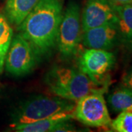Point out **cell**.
Masks as SVG:
<instances>
[{"instance_id":"cell-1","label":"cell","mask_w":132,"mask_h":132,"mask_svg":"<svg viewBox=\"0 0 132 132\" xmlns=\"http://www.w3.org/2000/svg\"><path fill=\"white\" fill-rule=\"evenodd\" d=\"M62 6V0H40L18 27L19 33L30 43L38 58L47 56L57 47Z\"/></svg>"},{"instance_id":"cell-2","label":"cell","mask_w":132,"mask_h":132,"mask_svg":"<svg viewBox=\"0 0 132 132\" xmlns=\"http://www.w3.org/2000/svg\"><path fill=\"white\" fill-rule=\"evenodd\" d=\"M45 82L54 95L75 101L91 93L104 94L109 86L95 82L79 69L58 65L48 71Z\"/></svg>"},{"instance_id":"cell-3","label":"cell","mask_w":132,"mask_h":132,"mask_svg":"<svg viewBox=\"0 0 132 132\" xmlns=\"http://www.w3.org/2000/svg\"><path fill=\"white\" fill-rule=\"evenodd\" d=\"M75 101L59 96L36 95L24 101L13 115V126L32 123L62 112H73Z\"/></svg>"},{"instance_id":"cell-4","label":"cell","mask_w":132,"mask_h":132,"mask_svg":"<svg viewBox=\"0 0 132 132\" xmlns=\"http://www.w3.org/2000/svg\"><path fill=\"white\" fill-rule=\"evenodd\" d=\"M81 32L80 7L71 2L62 13L57 35V47L62 57L68 58L76 54Z\"/></svg>"},{"instance_id":"cell-5","label":"cell","mask_w":132,"mask_h":132,"mask_svg":"<svg viewBox=\"0 0 132 132\" xmlns=\"http://www.w3.org/2000/svg\"><path fill=\"white\" fill-rule=\"evenodd\" d=\"M103 95L91 93L77 100L73 112V118L90 127L110 128L112 119Z\"/></svg>"},{"instance_id":"cell-6","label":"cell","mask_w":132,"mask_h":132,"mask_svg":"<svg viewBox=\"0 0 132 132\" xmlns=\"http://www.w3.org/2000/svg\"><path fill=\"white\" fill-rule=\"evenodd\" d=\"M115 56L112 52L103 49L87 48L79 56V69L92 80L100 84L109 85V71L114 66Z\"/></svg>"},{"instance_id":"cell-7","label":"cell","mask_w":132,"mask_h":132,"mask_svg":"<svg viewBox=\"0 0 132 132\" xmlns=\"http://www.w3.org/2000/svg\"><path fill=\"white\" fill-rule=\"evenodd\" d=\"M38 59L30 43L19 33L11 40L5 57V68L15 76L27 75L34 69Z\"/></svg>"},{"instance_id":"cell-8","label":"cell","mask_w":132,"mask_h":132,"mask_svg":"<svg viewBox=\"0 0 132 132\" xmlns=\"http://www.w3.org/2000/svg\"><path fill=\"white\" fill-rule=\"evenodd\" d=\"M109 23H117L113 5L107 0H87L81 13V31Z\"/></svg>"},{"instance_id":"cell-9","label":"cell","mask_w":132,"mask_h":132,"mask_svg":"<svg viewBox=\"0 0 132 132\" xmlns=\"http://www.w3.org/2000/svg\"><path fill=\"white\" fill-rule=\"evenodd\" d=\"M120 38L117 23H109L82 32L81 41L87 48L109 51L116 46Z\"/></svg>"},{"instance_id":"cell-10","label":"cell","mask_w":132,"mask_h":132,"mask_svg":"<svg viewBox=\"0 0 132 132\" xmlns=\"http://www.w3.org/2000/svg\"><path fill=\"white\" fill-rule=\"evenodd\" d=\"M73 112H62L32 123L19 124L13 126L19 132H52L58 123L73 118Z\"/></svg>"},{"instance_id":"cell-11","label":"cell","mask_w":132,"mask_h":132,"mask_svg":"<svg viewBox=\"0 0 132 132\" xmlns=\"http://www.w3.org/2000/svg\"><path fill=\"white\" fill-rule=\"evenodd\" d=\"M40 0H7L5 16L10 24L19 27Z\"/></svg>"},{"instance_id":"cell-12","label":"cell","mask_w":132,"mask_h":132,"mask_svg":"<svg viewBox=\"0 0 132 132\" xmlns=\"http://www.w3.org/2000/svg\"><path fill=\"white\" fill-rule=\"evenodd\" d=\"M120 37L132 44V2L114 6Z\"/></svg>"},{"instance_id":"cell-13","label":"cell","mask_w":132,"mask_h":132,"mask_svg":"<svg viewBox=\"0 0 132 132\" xmlns=\"http://www.w3.org/2000/svg\"><path fill=\"white\" fill-rule=\"evenodd\" d=\"M107 101L111 109L114 112H132V93L122 85L109 95Z\"/></svg>"},{"instance_id":"cell-14","label":"cell","mask_w":132,"mask_h":132,"mask_svg":"<svg viewBox=\"0 0 132 132\" xmlns=\"http://www.w3.org/2000/svg\"><path fill=\"white\" fill-rule=\"evenodd\" d=\"M13 29L6 17L0 15V49L7 54L13 39Z\"/></svg>"},{"instance_id":"cell-15","label":"cell","mask_w":132,"mask_h":132,"mask_svg":"<svg viewBox=\"0 0 132 132\" xmlns=\"http://www.w3.org/2000/svg\"><path fill=\"white\" fill-rule=\"evenodd\" d=\"M110 128L117 132H132V112H120L114 120H112Z\"/></svg>"},{"instance_id":"cell-16","label":"cell","mask_w":132,"mask_h":132,"mask_svg":"<svg viewBox=\"0 0 132 132\" xmlns=\"http://www.w3.org/2000/svg\"><path fill=\"white\" fill-rule=\"evenodd\" d=\"M75 126L71 122V120H64L58 123L55 127L52 129V132H63V131H76Z\"/></svg>"},{"instance_id":"cell-17","label":"cell","mask_w":132,"mask_h":132,"mask_svg":"<svg viewBox=\"0 0 132 132\" xmlns=\"http://www.w3.org/2000/svg\"><path fill=\"white\" fill-rule=\"evenodd\" d=\"M121 85L132 93V66L122 76Z\"/></svg>"},{"instance_id":"cell-18","label":"cell","mask_w":132,"mask_h":132,"mask_svg":"<svg viewBox=\"0 0 132 132\" xmlns=\"http://www.w3.org/2000/svg\"><path fill=\"white\" fill-rule=\"evenodd\" d=\"M107 1L113 6L125 5V4L131 3L132 2V0H107Z\"/></svg>"},{"instance_id":"cell-19","label":"cell","mask_w":132,"mask_h":132,"mask_svg":"<svg viewBox=\"0 0 132 132\" xmlns=\"http://www.w3.org/2000/svg\"><path fill=\"white\" fill-rule=\"evenodd\" d=\"M6 54H7L5 52H4L0 49V73H2V72L4 69Z\"/></svg>"}]
</instances>
